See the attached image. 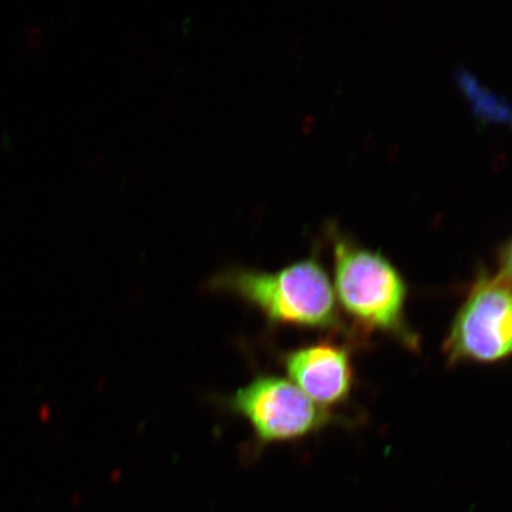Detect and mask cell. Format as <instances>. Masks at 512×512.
Masks as SVG:
<instances>
[{
    "label": "cell",
    "mask_w": 512,
    "mask_h": 512,
    "mask_svg": "<svg viewBox=\"0 0 512 512\" xmlns=\"http://www.w3.org/2000/svg\"><path fill=\"white\" fill-rule=\"evenodd\" d=\"M281 362L291 382L319 406L348 399L354 382L349 352L332 343H316L285 352Z\"/></svg>",
    "instance_id": "5b68a950"
},
{
    "label": "cell",
    "mask_w": 512,
    "mask_h": 512,
    "mask_svg": "<svg viewBox=\"0 0 512 512\" xmlns=\"http://www.w3.org/2000/svg\"><path fill=\"white\" fill-rule=\"evenodd\" d=\"M209 288L255 307L272 325L325 330L339 324L335 288L315 258L274 272L228 267L209 280Z\"/></svg>",
    "instance_id": "6da1fadb"
},
{
    "label": "cell",
    "mask_w": 512,
    "mask_h": 512,
    "mask_svg": "<svg viewBox=\"0 0 512 512\" xmlns=\"http://www.w3.org/2000/svg\"><path fill=\"white\" fill-rule=\"evenodd\" d=\"M499 260H501V278L512 285V239L505 243Z\"/></svg>",
    "instance_id": "8992f818"
},
{
    "label": "cell",
    "mask_w": 512,
    "mask_h": 512,
    "mask_svg": "<svg viewBox=\"0 0 512 512\" xmlns=\"http://www.w3.org/2000/svg\"><path fill=\"white\" fill-rule=\"evenodd\" d=\"M335 293L345 312L358 323L412 343L405 322L407 286L380 253L336 238Z\"/></svg>",
    "instance_id": "7a4b0ae2"
},
{
    "label": "cell",
    "mask_w": 512,
    "mask_h": 512,
    "mask_svg": "<svg viewBox=\"0 0 512 512\" xmlns=\"http://www.w3.org/2000/svg\"><path fill=\"white\" fill-rule=\"evenodd\" d=\"M451 361L496 362L512 354V285L484 277L473 287L446 341Z\"/></svg>",
    "instance_id": "277c9868"
},
{
    "label": "cell",
    "mask_w": 512,
    "mask_h": 512,
    "mask_svg": "<svg viewBox=\"0 0 512 512\" xmlns=\"http://www.w3.org/2000/svg\"><path fill=\"white\" fill-rule=\"evenodd\" d=\"M224 407L251 426L256 444L287 443L315 433L331 422V414L296 384L262 374L223 399Z\"/></svg>",
    "instance_id": "3957f363"
}]
</instances>
